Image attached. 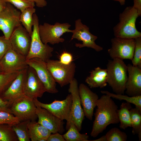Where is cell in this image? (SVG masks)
I'll return each mask as SVG.
<instances>
[{
  "label": "cell",
  "mask_w": 141,
  "mask_h": 141,
  "mask_svg": "<svg viewBox=\"0 0 141 141\" xmlns=\"http://www.w3.org/2000/svg\"><path fill=\"white\" fill-rule=\"evenodd\" d=\"M133 7L137 11L139 16L141 15V0H133Z\"/></svg>",
  "instance_id": "f35d334b"
},
{
  "label": "cell",
  "mask_w": 141,
  "mask_h": 141,
  "mask_svg": "<svg viewBox=\"0 0 141 141\" xmlns=\"http://www.w3.org/2000/svg\"><path fill=\"white\" fill-rule=\"evenodd\" d=\"M128 73L126 92L130 96L141 95V68L130 64L127 65Z\"/></svg>",
  "instance_id": "ffe728a7"
},
{
  "label": "cell",
  "mask_w": 141,
  "mask_h": 141,
  "mask_svg": "<svg viewBox=\"0 0 141 141\" xmlns=\"http://www.w3.org/2000/svg\"><path fill=\"white\" fill-rule=\"evenodd\" d=\"M7 4L5 0H0V12L5 8Z\"/></svg>",
  "instance_id": "60d3db41"
},
{
  "label": "cell",
  "mask_w": 141,
  "mask_h": 141,
  "mask_svg": "<svg viewBox=\"0 0 141 141\" xmlns=\"http://www.w3.org/2000/svg\"><path fill=\"white\" fill-rule=\"evenodd\" d=\"M21 13L20 11L9 3L0 12V30L7 39H9L14 30L21 25L20 20Z\"/></svg>",
  "instance_id": "ba28073f"
},
{
  "label": "cell",
  "mask_w": 141,
  "mask_h": 141,
  "mask_svg": "<svg viewBox=\"0 0 141 141\" xmlns=\"http://www.w3.org/2000/svg\"><path fill=\"white\" fill-rule=\"evenodd\" d=\"M20 72L12 73L0 72V95L9 87Z\"/></svg>",
  "instance_id": "f546056e"
},
{
  "label": "cell",
  "mask_w": 141,
  "mask_h": 141,
  "mask_svg": "<svg viewBox=\"0 0 141 141\" xmlns=\"http://www.w3.org/2000/svg\"><path fill=\"white\" fill-rule=\"evenodd\" d=\"M47 141H65L63 136L58 133L51 134L48 137Z\"/></svg>",
  "instance_id": "8d00e7d4"
},
{
  "label": "cell",
  "mask_w": 141,
  "mask_h": 141,
  "mask_svg": "<svg viewBox=\"0 0 141 141\" xmlns=\"http://www.w3.org/2000/svg\"><path fill=\"white\" fill-rule=\"evenodd\" d=\"M28 134L32 141H46L51 134L48 129L36 121H30L28 125Z\"/></svg>",
  "instance_id": "7402d4cb"
},
{
  "label": "cell",
  "mask_w": 141,
  "mask_h": 141,
  "mask_svg": "<svg viewBox=\"0 0 141 141\" xmlns=\"http://www.w3.org/2000/svg\"><path fill=\"white\" fill-rule=\"evenodd\" d=\"M69 84L68 91L72 95V104L69 117L67 121L66 128L68 130L70 123L73 122L80 132L81 129L85 116L81 102L78 82L74 78Z\"/></svg>",
  "instance_id": "52a82bcc"
},
{
  "label": "cell",
  "mask_w": 141,
  "mask_h": 141,
  "mask_svg": "<svg viewBox=\"0 0 141 141\" xmlns=\"http://www.w3.org/2000/svg\"><path fill=\"white\" fill-rule=\"evenodd\" d=\"M132 65L141 68V37L135 38Z\"/></svg>",
  "instance_id": "1f68e13d"
},
{
  "label": "cell",
  "mask_w": 141,
  "mask_h": 141,
  "mask_svg": "<svg viewBox=\"0 0 141 141\" xmlns=\"http://www.w3.org/2000/svg\"><path fill=\"white\" fill-rule=\"evenodd\" d=\"M27 68L20 71L9 87L0 95L3 100L8 102L10 106L14 102L25 96L23 83Z\"/></svg>",
  "instance_id": "d6986e66"
},
{
  "label": "cell",
  "mask_w": 141,
  "mask_h": 141,
  "mask_svg": "<svg viewBox=\"0 0 141 141\" xmlns=\"http://www.w3.org/2000/svg\"><path fill=\"white\" fill-rule=\"evenodd\" d=\"M26 57L17 53L10 47L0 61L2 71L6 73L20 72L28 65Z\"/></svg>",
  "instance_id": "9a60e30c"
},
{
  "label": "cell",
  "mask_w": 141,
  "mask_h": 141,
  "mask_svg": "<svg viewBox=\"0 0 141 141\" xmlns=\"http://www.w3.org/2000/svg\"><path fill=\"white\" fill-rule=\"evenodd\" d=\"M1 68H0V72H1Z\"/></svg>",
  "instance_id": "ee69618b"
},
{
  "label": "cell",
  "mask_w": 141,
  "mask_h": 141,
  "mask_svg": "<svg viewBox=\"0 0 141 141\" xmlns=\"http://www.w3.org/2000/svg\"><path fill=\"white\" fill-rule=\"evenodd\" d=\"M71 40L74 39L81 41V44L76 43L75 46L80 48L84 47L92 48L97 52L103 50V48L97 44L95 41L97 37L92 34L89 31V28L82 23L81 20L78 19L75 22V28L72 30Z\"/></svg>",
  "instance_id": "7c38bea8"
},
{
  "label": "cell",
  "mask_w": 141,
  "mask_h": 141,
  "mask_svg": "<svg viewBox=\"0 0 141 141\" xmlns=\"http://www.w3.org/2000/svg\"><path fill=\"white\" fill-rule=\"evenodd\" d=\"M10 107L8 102L3 100L0 96V111H5L11 113Z\"/></svg>",
  "instance_id": "74e56055"
},
{
  "label": "cell",
  "mask_w": 141,
  "mask_h": 141,
  "mask_svg": "<svg viewBox=\"0 0 141 141\" xmlns=\"http://www.w3.org/2000/svg\"><path fill=\"white\" fill-rule=\"evenodd\" d=\"M73 56L72 54L67 52H64L60 56V62L66 65L70 64L72 62Z\"/></svg>",
  "instance_id": "d590c367"
},
{
  "label": "cell",
  "mask_w": 141,
  "mask_h": 141,
  "mask_svg": "<svg viewBox=\"0 0 141 141\" xmlns=\"http://www.w3.org/2000/svg\"><path fill=\"white\" fill-rule=\"evenodd\" d=\"M111 47L108 50V52L112 59L132 60L134 47V39L115 37L111 39Z\"/></svg>",
  "instance_id": "9c48e42d"
},
{
  "label": "cell",
  "mask_w": 141,
  "mask_h": 141,
  "mask_svg": "<svg viewBox=\"0 0 141 141\" xmlns=\"http://www.w3.org/2000/svg\"><path fill=\"white\" fill-rule=\"evenodd\" d=\"M101 92L107 95L111 98L120 100H124L126 102L135 105L136 108L141 111V95L130 96L124 94H114L107 91H101Z\"/></svg>",
  "instance_id": "4316f807"
},
{
  "label": "cell",
  "mask_w": 141,
  "mask_h": 141,
  "mask_svg": "<svg viewBox=\"0 0 141 141\" xmlns=\"http://www.w3.org/2000/svg\"><path fill=\"white\" fill-rule=\"evenodd\" d=\"M36 108L33 99L25 96L13 103L10 109L11 113L21 121H36L38 118Z\"/></svg>",
  "instance_id": "4fadbf2b"
},
{
  "label": "cell",
  "mask_w": 141,
  "mask_h": 141,
  "mask_svg": "<svg viewBox=\"0 0 141 141\" xmlns=\"http://www.w3.org/2000/svg\"><path fill=\"white\" fill-rule=\"evenodd\" d=\"M36 9L34 7H30L25 9L21 12L20 20L21 25L25 28L30 35H32L34 20L33 15Z\"/></svg>",
  "instance_id": "cb8c5ba5"
},
{
  "label": "cell",
  "mask_w": 141,
  "mask_h": 141,
  "mask_svg": "<svg viewBox=\"0 0 141 141\" xmlns=\"http://www.w3.org/2000/svg\"><path fill=\"white\" fill-rule=\"evenodd\" d=\"M132 108L131 103L123 102L118 110V116L120 128L125 130L129 127H131V121L130 110Z\"/></svg>",
  "instance_id": "603a6c76"
},
{
  "label": "cell",
  "mask_w": 141,
  "mask_h": 141,
  "mask_svg": "<svg viewBox=\"0 0 141 141\" xmlns=\"http://www.w3.org/2000/svg\"><path fill=\"white\" fill-rule=\"evenodd\" d=\"M11 47L9 39H7L4 36H0V61Z\"/></svg>",
  "instance_id": "e575fe53"
},
{
  "label": "cell",
  "mask_w": 141,
  "mask_h": 141,
  "mask_svg": "<svg viewBox=\"0 0 141 141\" xmlns=\"http://www.w3.org/2000/svg\"><path fill=\"white\" fill-rule=\"evenodd\" d=\"M107 83L115 94H124L127 79V65L123 60L114 58L107 64Z\"/></svg>",
  "instance_id": "7a4b0ae2"
},
{
  "label": "cell",
  "mask_w": 141,
  "mask_h": 141,
  "mask_svg": "<svg viewBox=\"0 0 141 141\" xmlns=\"http://www.w3.org/2000/svg\"><path fill=\"white\" fill-rule=\"evenodd\" d=\"M24 95L32 99L41 98L46 92L42 82L38 76L34 69L28 66L23 83Z\"/></svg>",
  "instance_id": "30bf717a"
},
{
  "label": "cell",
  "mask_w": 141,
  "mask_h": 141,
  "mask_svg": "<svg viewBox=\"0 0 141 141\" xmlns=\"http://www.w3.org/2000/svg\"><path fill=\"white\" fill-rule=\"evenodd\" d=\"M30 121L26 120L20 121L19 123L12 126L19 141H30L28 125Z\"/></svg>",
  "instance_id": "83f0119b"
},
{
  "label": "cell",
  "mask_w": 141,
  "mask_h": 141,
  "mask_svg": "<svg viewBox=\"0 0 141 141\" xmlns=\"http://www.w3.org/2000/svg\"><path fill=\"white\" fill-rule=\"evenodd\" d=\"M7 3H9L16 7L21 12L26 9L34 7L35 3L27 0H5Z\"/></svg>",
  "instance_id": "836d02e7"
},
{
  "label": "cell",
  "mask_w": 141,
  "mask_h": 141,
  "mask_svg": "<svg viewBox=\"0 0 141 141\" xmlns=\"http://www.w3.org/2000/svg\"><path fill=\"white\" fill-rule=\"evenodd\" d=\"M139 16L133 6L126 7L119 16V22L113 28L115 37L134 39L141 37L136 29V20Z\"/></svg>",
  "instance_id": "3957f363"
},
{
  "label": "cell",
  "mask_w": 141,
  "mask_h": 141,
  "mask_svg": "<svg viewBox=\"0 0 141 141\" xmlns=\"http://www.w3.org/2000/svg\"><path fill=\"white\" fill-rule=\"evenodd\" d=\"M36 3L38 7H43L46 6L47 3L45 0H27Z\"/></svg>",
  "instance_id": "ab89813d"
},
{
  "label": "cell",
  "mask_w": 141,
  "mask_h": 141,
  "mask_svg": "<svg viewBox=\"0 0 141 141\" xmlns=\"http://www.w3.org/2000/svg\"><path fill=\"white\" fill-rule=\"evenodd\" d=\"M105 136L106 141H126L127 139L126 133L116 127L111 128Z\"/></svg>",
  "instance_id": "4dcf8cb0"
},
{
  "label": "cell",
  "mask_w": 141,
  "mask_h": 141,
  "mask_svg": "<svg viewBox=\"0 0 141 141\" xmlns=\"http://www.w3.org/2000/svg\"><path fill=\"white\" fill-rule=\"evenodd\" d=\"M20 122L19 119L13 114L5 111H0V124H7L12 126Z\"/></svg>",
  "instance_id": "d6a6232c"
},
{
  "label": "cell",
  "mask_w": 141,
  "mask_h": 141,
  "mask_svg": "<svg viewBox=\"0 0 141 141\" xmlns=\"http://www.w3.org/2000/svg\"><path fill=\"white\" fill-rule=\"evenodd\" d=\"M90 73V75L86 78L85 82L90 88H101L107 86L108 77L106 69L97 67Z\"/></svg>",
  "instance_id": "44dd1931"
},
{
  "label": "cell",
  "mask_w": 141,
  "mask_h": 141,
  "mask_svg": "<svg viewBox=\"0 0 141 141\" xmlns=\"http://www.w3.org/2000/svg\"><path fill=\"white\" fill-rule=\"evenodd\" d=\"M96 107L90 133L91 136L94 138L102 132L110 124L119 122L118 106L111 97L106 94L102 95L97 100Z\"/></svg>",
  "instance_id": "6da1fadb"
},
{
  "label": "cell",
  "mask_w": 141,
  "mask_h": 141,
  "mask_svg": "<svg viewBox=\"0 0 141 141\" xmlns=\"http://www.w3.org/2000/svg\"><path fill=\"white\" fill-rule=\"evenodd\" d=\"M46 62L47 67L53 78L61 87L69 84L74 78L76 66L73 62L66 65L59 61L49 59Z\"/></svg>",
  "instance_id": "8992f818"
},
{
  "label": "cell",
  "mask_w": 141,
  "mask_h": 141,
  "mask_svg": "<svg viewBox=\"0 0 141 141\" xmlns=\"http://www.w3.org/2000/svg\"><path fill=\"white\" fill-rule=\"evenodd\" d=\"M66 141H88L89 136L81 134L73 122H71L67 131L62 135Z\"/></svg>",
  "instance_id": "484cf974"
},
{
  "label": "cell",
  "mask_w": 141,
  "mask_h": 141,
  "mask_svg": "<svg viewBox=\"0 0 141 141\" xmlns=\"http://www.w3.org/2000/svg\"><path fill=\"white\" fill-rule=\"evenodd\" d=\"M26 62L34 69L46 92L53 94L58 92L56 82L48 69L46 62L39 58H34L27 60Z\"/></svg>",
  "instance_id": "8fae6325"
},
{
  "label": "cell",
  "mask_w": 141,
  "mask_h": 141,
  "mask_svg": "<svg viewBox=\"0 0 141 141\" xmlns=\"http://www.w3.org/2000/svg\"><path fill=\"white\" fill-rule=\"evenodd\" d=\"M38 123L49 130L51 133H63L64 131V122L45 109L36 106Z\"/></svg>",
  "instance_id": "e0dca14e"
},
{
  "label": "cell",
  "mask_w": 141,
  "mask_h": 141,
  "mask_svg": "<svg viewBox=\"0 0 141 141\" xmlns=\"http://www.w3.org/2000/svg\"><path fill=\"white\" fill-rule=\"evenodd\" d=\"M17 141V137L12 125L0 124V141Z\"/></svg>",
  "instance_id": "f1b7e54d"
},
{
  "label": "cell",
  "mask_w": 141,
  "mask_h": 141,
  "mask_svg": "<svg viewBox=\"0 0 141 141\" xmlns=\"http://www.w3.org/2000/svg\"><path fill=\"white\" fill-rule=\"evenodd\" d=\"M78 89L85 116L88 119L91 120L93 119L94 109L96 107L97 101L99 98L98 96L83 83L79 85Z\"/></svg>",
  "instance_id": "ac0fdd59"
},
{
  "label": "cell",
  "mask_w": 141,
  "mask_h": 141,
  "mask_svg": "<svg viewBox=\"0 0 141 141\" xmlns=\"http://www.w3.org/2000/svg\"><path fill=\"white\" fill-rule=\"evenodd\" d=\"M36 106L44 108L54 115L62 120L67 121L69 119L72 104V96L68 94L66 98L62 100H55L50 104L42 103L37 98L33 99Z\"/></svg>",
  "instance_id": "5bb4252c"
},
{
  "label": "cell",
  "mask_w": 141,
  "mask_h": 141,
  "mask_svg": "<svg viewBox=\"0 0 141 141\" xmlns=\"http://www.w3.org/2000/svg\"><path fill=\"white\" fill-rule=\"evenodd\" d=\"M132 133L138 135L139 141L141 140V111L136 108H131L130 110Z\"/></svg>",
  "instance_id": "d4e9b609"
},
{
  "label": "cell",
  "mask_w": 141,
  "mask_h": 141,
  "mask_svg": "<svg viewBox=\"0 0 141 141\" xmlns=\"http://www.w3.org/2000/svg\"><path fill=\"white\" fill-rule=\"evenodd\" d=\"M9 39L13 49L26 57L30 48L31 37L21 25L14 30Z\"/></svg>",
  "instance_id": "2e32d148"
},
{
  "label": "cell",
  "mask_w": 141,
  "mask_h": 141,
  "mask_svg": "<svg viewBox=\"0 0 141 141\" xmlns=\"http://www.w3.org/2000/svg\"><path fill=\"white\" fill-rule=\"evenodd\" d=\"M34 23L31 41L29 52L26 57V60L34 58H39L46 62L52 56L54 48L42 41L38 31L39 19L37 14L33 15Z\"/></svg>",
  "instance_id": "277c9868"
},
{
  "label": "cell",
  "mask_w": 141,
  "mask_h": 141,
  "mask_svg": "<svg viewBox=\"0 0 141 141\" xmlns=\"http://www.w3.org/2000/svg\"><path fill=\"white\" fill-rule=\"evenodd\" d=\"M115 1H118L121 5H124L125 2V0H114Z\"/></svg>",
  "instance_id": "7bdbcfd3"
},
{
  "label": "cell",
  "mask_w": 141,
  "mask_h": 141,
  "mask_svg": "<svg viewBox=\"0 0 141 141\" xmlns=\"http://www.w3.org/2000/svg\"><path fill=\"white\" fill-rule=\"evenodd\" d=\"M91 141H106V139L105 135H103L98 139Z\"/></svg>",
  "instance_id": "b9f144b4"
},
{
  "label": "cell",
  "mask_w": 141,
  "mask_h": 141,
  "mask_svg": "<svg viewBox=\"0 0 141 141\" xmlns=\"http://www.w3.org/2000/svg\"><path fill=\"white\" fill-rule=\"evenodd\" d=\"M71 25L68 23L57 22L54 25L46 23L38 26V31L41 39L44 44L54 45L63 42L64 39L61 36L66 32H71L69 29Z\"/></svg>",
  "instance_id": "5b68a950"
}]
</instances>
